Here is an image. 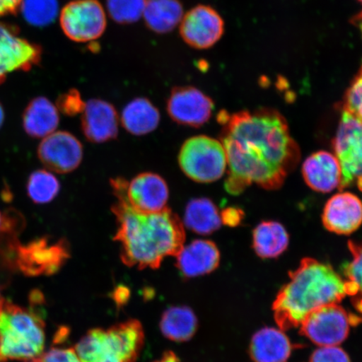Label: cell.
<instances>
[{
  "label": "cell",
  "mask_w": 362,
  "mask_h": 362,
  "mask_svg": "<svg viewBox=\"0 0 362 362\" xmlns=\"http://www.w3.org/2000/svg\"><path fill=\"white\" fill-rule=\"evenodd\" d=\"M45 346V324L34 309L2 300L0 304V362H38Z\"/></svg>",
  "instance_id": "obj_4"
},
{
  "label": "cell",
  "mask_w": 362,
  "mask_h": 362,
  "mask_svg": "<svg viewBox=\"0 0 362 362\" xmlns=\"http://www.w3.org/2000/svg\"><path fill=\"white\" fill-rule=\"evenodd\" d=\"M292 350V344L283 330L267 327L253 336L249 352L255 362H286Z\"/></svg>",
  "instance_id": "obj_20"
},
{
  "label": "cell",
  "mask_w": 362,
  "mask_h": 362,
  "mask_svg": "<svg viewBox=\"0 0 362 362\" xmlns=\"http://www.w3.org/2000/svg\"><path fill=\"white\" fill-rule=\"evenodd\" d=\"M4 119H6V113H4L2 103H0V129L2 128V126L4 123Z\"/></svg>",
  "instance_id": "obj_38"
},
{
  "label": "cell",
  "mask_w": 362,
  "mask_h": 362,
  "mask_svg": "<svg viewBox=\"0 0 362 362\" xmlns=\"http://www.w3.org/2000/svg\"><path fill=\"white\" fill-rule=\"evenodd\" d=\"M176 257V266L187 278H196L211 273L220 264V252L214 243L194 240L181 248Z\"/></svg>",
  "instance_id": "obj_19"
},
{
  "label": "cell",
  "mask_w": 362,
  "mask_h": 362,
  "mask_svg": "<svg viewBox=\"0 0 362 362\" xmlns=\"http://www.w3.org/2000/svg\"><path fill=\"white\" fill-rule=\"evenodd\" d=\"M147 0H107L108 13L119 24H133L143 16Z\"/></svg>",
  "instance_id": "obj_30"
},
{
  "label": "cell",
  "mask_w": 362,
  "mask_h": 362,
  "mask_svg": "<svg viewBox=\"0 0 362 362\" xmlns=\"http://www.w3.org/2000/svg\"><path fill=\"white\" fill-rule=\"evenodd\" d=\"M184 223L192 232L210 235L221 228L218 209L210 199L197 198L189 202L185 209Z\"/></svg>",
  "instance_id": "obj_26"
},
{
  "label": "cell",
  "mask_w": 362,
  "mask_h": 362,
  "mask_svg": "<svg viewBox=\"0 0 362 362\" xmlns=\"http://www.w3.org/2000/svg\"><path fill=\"white\" fill-rule=\"evenodd\" d=\"M224 21L214 8L200 4L185 13L180 22L181 38L189 47L209 49L219 42L224 33Z\"/></svg>",
  "instance_id": "obj_12"
},
{
  "label": "cell",
  "mask_w": 362,
  "mask_h": 362,
  "mask_svg": "<svg viewBox=\"0 0 362 362\" xmlns=\"http://www.w3.org/2000/svg\"><path fill=\"white\" fill-rule=\"evenodd\" d=\"M310 362H351L349 356L337 346L321 347L311 355Z\"/></svg>",
  "instance_id": "obj_33"
},
{
  "label": "cell",
  "mask_w": 362,
  "mask_h": 362,
  "mask_svg": "<svg viewBox=\"0 0 362 362\" xmlns=\"http://www.w3.org/2000/svg\"><path fill=\"white\" fill-rule=\"evenodd\" d=\"M348 247L352 259L343 266L345 291L355 310L362 315V242L350 241Z\"/></svg>",
  "instance_id": "obj_27"
},
{
  "label": "cell",
  "mask_w": 362,
  "mask_h": 362,
  "mask_svg": "<svg viewBox=\"0 0 362 362\" xmlns=\"http://www.w3.org/2000/svg\"><path fill=\"white\" fill-rule=\"evenodd\" d=\"M39 362H83L79 358L75 349L71 348L55 347L52 348L44 354Z\"/></svg>",
  "instance_id": "obj_34"
},
{
  "label": "cell",
  "mask_w": 362,
  "mask_h": 362,
  "mask_svg": "<svg viewBox=\"0 0 362 362\" xmlns=\"http://www.w3.org/2000/svg\"><path fill=\"white\" fill-rule=\"evenodd\" d=\"M333 147L342 170L341 189L356 185L362 192V121L342 110Z\"/></svg>",
  "instance_id": "obj_9"
},
{
  "label": "cell",
  "mask_w": 362,
  "mask_h": 362,
  "mask_svg": "<svg viewBox=\"0 0 362 362\" xmlns=\"http://www.w3.org/2000/svg\"><path fill=\"white\" fill-rule=\"evenodd\" d=\"M303 177L308 187L320 193H329L341 188L342 170L336 156L319 151L306 158L302 167Z\"/></svg>",
  "instance_id": "obj_18"
},
{
  "label": "cell",
  "mask_w": 362,
  "mask_h": 362,
  "mask_svg": "<svg viewBox=\"0 0 362 362\" xmlns=\"http://www.w3.org/2000/svg\"><path fill=\"white\" fill-rule=\"evenodd\" d=\"M156 362H181L174 353L168 352L163 356L161 358Z\"/></svg>",
  "instance_id": "obj_37"
},
{
  "label": "cell",
  "mask_w": 362,
  "mask_h": 362,
  "mask_svg": "<svg viewBox=\"0 0 362 362\" xmlns=\"http://www.w3.org/2000/svg\"><path fill=\"white\" fill-rule=\"evenodd\" d=\"M27 194L35 204L51 202L60 192L61 185L55 175L45 170L33 172L27 180Z\"/></svg>",
  "instance_id": "obj_28"
},
{
  "label": "cell",
  "mask_w": 362,
  "mask_h": 362,
  "mask_svg": "<svg viewBox=\"0 0 362 362\" xmlns=\"http://www.w3.org/2000/svg\"><path fill=\"white\" fill-rule=\"evenodd\" d=\"M356 23L357 26H358L359 28L361 29L362 33V12L360 13V15L356 16Z\"/></svg>",
  "instance_id": "obj_39"
},
{
  "label": "cell",
  "mask_w": 362,
  "mask_h": 362,
  "mask_svg": "<svg viewBox=\"0 0 362 362\" xmlns=\"http://www.w3.org/2000/svg\"><path fill=\"white\" fill-rule=\"evenodd\" d=\"M221 144L229 166L226 191L242 193L252 184L266 189L282 187L300 161V151L286 119L272 108L221 112Z\"/></svg>",
  "instance_id": "obj_1"
},
{
  "label": "cell",
  "mask_w": 362,
  "mask_h": 362,
  "mask_svg": "<svg viewBox=\"0 0 362 362\" xmlns=\"http://www.w3.org/2000/svg\"><path fill=\"white\" fill-rule=\"evenodd\" d=\"M86 103L81 99L78 90L71 89L69 92L62 94L57 101V107L63 115L76 116L83 113Z\"/></svg>",
  "instance_id": "obj_32"
},
{
  "label": "cell",
  "mask_w": 362,
  "mask_h": 362,
  "mask_svg": "<svg viewBox=\"0 0 362 362\" xmlns=\"http://www.w3.org/2000/svg\"><path fill=\"white\" fill-rule=\"evenodd\" d=\"M342 110L362 121V66L344 97Z\"/></svg>",
  "instance_id": "obj_31"
},
{
  "label": "cell",
  "mask_w": 362,
  "mask_h": 362,
  "mask_svg": "<svg viewBox=\"0 0 362 362\" xmlns=\"http://www.w3.org/2000/svg\"><path fill=\"white\" fill-rule=\"evenodd\" d=\"M23 128L35 139L45 138L55 131L60 122L57 107L47 98L31 100L23 113Z\"/></svg>",
  "instance_id": "obj_21"
},
{
  "label": "cell",
  "mask_w": 362,
  "mask_h": 362,
  "mask_svg": "<svg viewBox=\"0 0 362 362\" xmlns=\"http://www.w3.org/2000/svg\"><path fill=\"white\" fill-rule=\"evenodd\" d=\"M214 108L211 98L194 87L173 88L167 102V111L172 119L194 128L205 124L211 119Z\"/></svg>",
  "instance_id": "obj_14"
},
{
  "label": "cell",
  "mask_w": 362,
  "mask_h": 362,
  "mask_svg": "<svg viewBox=\"0 0 362 362\" xmlns=\"http://www.w3.org/2000/svg\"><path fill=\"white\" fill-rule=\"evenodd\" d=\"M141 324L136 320L85 334L75 351L83 362H134L144 344Z\"/></svg>",
  "instance_id": "obj_5"
},
{
  "label": "cell",
  "mask_w": 362,
  "mask_h": 362,
  "mask_svg": "<svg viewBox=\"0 0 362 362\" xmlns=\"http://www.w3.org/2000/svg\"><path fill=\"white\" fill-rule=\"evenodd\" d=\"M60 24L72 42H92L106 30V13L98 0H75L62 8Z\"/></svg>",
  "instance_id": "obj_10"
},
{
  "label": "cell",
  "mask_w": 362,
  "mask_h": 362,
  "mask_svg": "<svg viewBox=\"0 0 362 362\" xmlns=\"http://www.w3.org/2000/svg\"><path fill=\"white\" fill-rule=\"evenodd\" d=\"M1 302H2L1 297H0V304H1Z\"/></svg>",
  "instance_id": "obj_41"
},
{
  "label": "cell",
  "mask_w": 362,
  "mask_h": 362,
  "mask_svg": "<svg viewBox=\"0 0 362 362\" xmlns=\"http://www.w3.org/2000/svg\"><path fill=\"white\" fill-rule=\"evenodd\" d=\"M184 16L180 0H147L143 17L148 29L167 34L180 24Z\"/></svg>",
  "instance_id": "obj_22"
},
{
  "label": "cell",
  "mask_w": 362,
  "mask_h": 362,
  "mask_svg": "<svg viewBox=\"0 0 362 362\" xmlns=\"http://www.w3.org/2000/svg\"><path fill=\"white\" fill-rule=\"evenodd\" d=\"M289 237L278 221H262L252 233V247L262 259H274L286 250Z\"/></svg>",
  "instance_id": "obj_23"
},
{
  "label": "cell",
  "mask_w": 362,
  "mask_h": 362,
  "mask_svg": "<svg viewBox=\"0 0 362 362\" xmlns=\"http://www.w3.org/2000/svg\"><path fill=\"white\" fill-rule=\"evenodd\" d=\"M117 198L112 211L117 230L115 241L120 244L121 259L126 265L139 269H157L167 257L176 256L184 247L185 233L179 216L170 208L143 214L127 201L128 181H112Z\"/></svg>",
  "instance_id": "obj_2"
},
{
  "label": "cell",
  "mask_w": 362,
  "mask_h": 362,
  "mask_svg": "<svg viewBox=\"0 0 362 362\" xmlns=\"http://www.w3.org/2000/svg\"><path fill=\"white\" fill-rule=\"evenodd\" d=\"M160 112L147 98L131 101L122 112V124L129 133L144 135L153 132L160 124Z\"/></svg>",
  "instance_id": "obj_24"
},
{
  "label": "cell",
  "mask_w": 362,
  "mask_h": 362,
  "mask_svg": "<svg viewBox=\"0 0 362 362\" xmlns=\"http://www.w3.org/2000/svg\"><path fill=\"white\" fill-rule=\"evenodd\" d=\"M346 296L345 282L332 266L306 257L289 273V282L275 298L276 323L283 332L300 327L312 311L339 304Z\"/></svg>",
  "instance_id": "obj_3"
},
{
  "label": "cell",
  "mask_w": 362,
  "mask_h": 362,
  "mask_svg": "<svg viewBox=\"0 0 362 362\" xmlns=\"http://www.w3.org/2000/svg\"><path fill=\"white\" fill-rule=\"evenodd\" d=\"M361 322V317L350 315L341 305H327L305 317L300 325V334L317 346H337L347 338L351 325Z\"/></svg>",
  "instance_id": "obj_7"
},
{
  "label": "cell",
  "mask_w": 362,
  "mask_h": 362,
  "mask_svg": "<svg viewBox=\"0 0 362 362\" xmlns=\"http://www.w3.org/2000/svg\"><path fill=\"white\" fill-rule=\"evenodd\" d=\"M181 170L189 179L200 183H211L225 173L228 160L223 144L207 136L189 139L179 155Z\"/></svg>",
  "instance_id": "obj_6"
},
{
  "label": "cell",
  "mask_w": 362,
  "mask_h": 362,
  "mask_svg": "<svg viewBox=\"0 0 362 362\" xmlns=\"http://www.w3.org/2000/svg\"><path fill=\"white\" fill-rule=\"evenodd\" d=\"M81 128L90 142L100 144L115 139L119 133V116L115 107L100 99L86 103Z\"/></svg>",
  "instance_id": "obj_17"
},
{
  "label": "cell",
  "mask_w": 362,
  "mask_h": 362,
  "mask_svg": "<svg viewBox=\"0 0 362 362\" xmlns=\"http://www.w3.org/2000/svg\"><path fill=\"white\" fill-rule=\"evenodd\" d=\"M37 156L48 170L59 174H67L80 165L83 148L75 136L65 131H59L43 139L38 147Z\"/></svg>",
  "instance_id": "obj_13"
},
{
  "label": "cell",
  "mask_w": 362,
  "mask_h": 362,
  "mask_svg": "<svg viewBox=\"0 0 362 362\" xmlns=\"http://www.w3.org/2000/svg\"><path fill=\"white\" fill-rule=\"evenodd\" d=\"M1 221H2V212H0V225H1Z\"/></svg>",
  "instance_id": "obj_40"
},
{
  "label": "cell",
  "mask_w": 362,
  "mask_h": 362,
  "mask_svg": "<svg viewBox=\"0 0 362 362\" xmlns=\"http://www.w3.org/2000/svg\"><path fill=\"white\" fill-rule=\"evenodd\" d=\"M168 200V185L157 174H140L128 183L127 201L136 211L155 214L165 209Z\"/></svg>",
  "instance_id": "obj_15"
},
{
  "label": "cell",
  "mask_w": 362,
  "mask_h": 362,
  "mask_svg": "<svg viewBox=\"0 0 362 362\" xmlns=\"http://www.w3.org/2000/svg\"><path fill=\"white\" fill-rule=\"evenodd\" d=\"M220 215L221 223L234 228V226H237L241 223L244 214L243 211L238 209V208L228 207L221 211Z\"/></svg>",
  "instance_id": "obj_35"
},
{
  "label": "cell",
  "mask_w": 362,
  "mask_h": 362,
  "mask_svg": "<svg viewBox=\"0 0 362 362\" xmlns=\"http://www.w3.org/2000/svg\"><path fill=\"white\" fill-rule=\"evenodd\" d=\"M42 56V47L21 37L17 26L0 22V85L12 72L38 65Z\"/></svg>",
  "instance_id": "obj_11"
},
{
  "label": "cell",
  "mask_w": 362,
  "mask_h": 362,
  "mask_svg": "<svg viewBox=\"0 0 362 362\" xmlns=\"http://www.w3.org/2000/svg\"><path fill=\"white\" fill-rule=\"evenodd\" d=\"M20 8L30 25L43 27L55 21L59 7L57 0H22Z\"/></svg>",
  "instance_id": "obj_29"
},
{
  "label": "cell",
  "mask_w": 362,
  "mask_h": 362,
  "mask_svg": "<svg viewBox=\"0 0 362 362\" xmlns=\"http://www.w3.org/2000/svg\"><path fill=\"white\" fill-rule=\"evenodd\" d=\"M22 0H0V17L15 15L20 10Z\"/></svg>",
  "instance_id": "obj_36"
},
{
  "label": "cell",
  "mask_w": 362,
  "mask_h": 362,
  "mask_svg": "<svg viewBox=\"0 0 362 362\" xmlns=\"http://www.w3.org/2000/svg\"><path fill=\"white\" fill-rule=\"evenodd\" d=\"M359 1L362 4V0H359Z\"/></svg>",
  "instance_id": "obj_42"
},
{
  "label": "cell",
  "mask_w": 362,
  "mask_h": 362,
  "mask_svg": "<svg viewBox=\"0 0 362 362\" xmlns=\"http://www.w3.org/2000/svg\"><path fill=\"white\" fill-rule=\"evenodd\" d=\"M323 225L329 232L349 235L362 224V202L354 194L341 192L334 194L325 204L322 214Z\"/></svg>",
  "instance_id": "obj_16"
},
{
  "label": "cell",
  "mask_w": 362,
  "mask_h": 362,
  "mask_svg": "<svg viewBox=\"0 0 362 362\" xmlns=\"http://www.w3.org/2000/svg\"><path fill=\"white\" fill-rule=\"evenodd\" d=\"M198 321L193 310L187 306H173L163 314L160 330L163 336L175 342L191 339L197 329Z\"/></svg>",
  "instance_id": "obj_25"
},
{
  "label": "cell",
  "mask_w": 362,
  "mask_h": 362,
  "mask_svg": "<svg viewBox=\"0 0 362 362\" xmlns=\"http://www.w3.org/2000/svg\"><path fill=\"white\" fill-rule=\"evenodd\" d=\"M70 256L65 239L52 240L49 237L35 238L17 247L13 268L26 276L52 275L57 273Z\"/></svg>",
  "instance_id": "obj_8"
}]
</instances>
